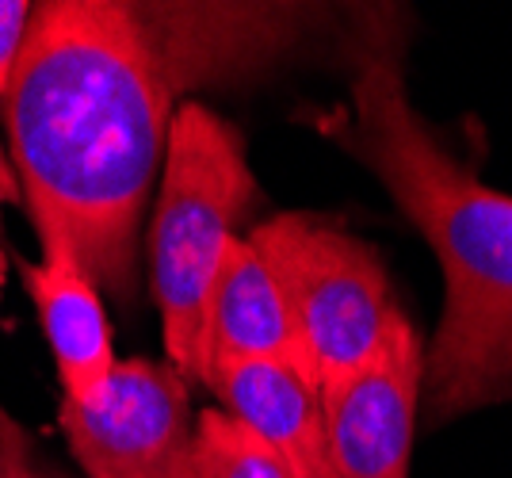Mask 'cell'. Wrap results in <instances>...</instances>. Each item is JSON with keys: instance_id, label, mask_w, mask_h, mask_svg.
Segmentation results:
<instances>
[{"instance_id": "obj_1", "label": "cell", "mask_w": 512, "mask_h": 478, "mask_svg": "<svg viewBox=\"0 0 512 478\" xmlns=\"http://www.w3.org/2000/svg\"><path fill=\"white\" fill-rule=\"evenodd\" d=\"M321 12L207 0L35 4L0 111L39 241L69 245L92 283L127 303L176 104L276 66Z\"/></svg>"}, {"instance_id": "obj_2", "label": "cell", "mask_w": 512, "mask_h": 478, "mask_svg": "<svg viewBox=\"0 0 512 478\" xmlns=\"http://www.w3.org/2000/svg\"><path fill=\"white\" fill-rule=\"evenodd\" d=\"M329 134L371 165L444 268V322L425 368L432 421L512 402V196L436 142L383 31L363 39L352 111L329 119Z\"/></svg>"}, {"instance_id": "obj_3", "label": "cell", "mask_w": 512, "mask_h": 478, "mask_svg": "<svg viewBox=\"0 0 512 478\" xmlns=\"http://www.w3.org/2000/svg\"><path fill=\"white\" fill-rule=\"evenodd\" d=\"M260 188L241 134L203 104H180L165 146V180L150 230L153 299L172 368L199 379L214 283Z\"/></svg>"}, {"instance_id": "obj_4", "label": "cell", "mask_w": 512, "mask_h": 478, "mask_svg": "<svg viewBox=\"0 0 512 478\" xmlns=\"http://www.w3.org/2000/svg\"><path fill=\"white\" fill-rule=\"evenodd\" d=\"M272 264L299 329L306 368L329 383L363 364L398 314L379 253L314 215H276L245 234Z\"/></svg>"}, {"instance_id": "obj_5", "label": "cell", "mask_w": 512, "mask_h": 478, "mask_svg": "<svg viewBox=\"0 0 512 478\" xmlns=\"http://www.w3.org/2000/svg\"><path fill=\"white\" fill-rule=\"evenodd\" d=\"M62 433L88 478H195L188 379L119 360L92 402H62Z\"/></svg>"}, {"instance_id": "obj_6", "label": "cell", "mask_w": 512, "mask_h": 478, "mask_svg": "<svg viewBox=\"0 0 512 478\" xmlns=\"http://www.w3.org/2000/svg\"><path fill=\"white\" fill-rule=\"evenodd\" d=\"M421 383L425 352L398 310L363 364L321 383L333 478H409Z\"/></svg>"}, {"instance_id": "obj_7", "label": "cell", "mask_w": 512, "mask_h": 478, "mask_svg": "<svg viewBox=\"0 0 512 478\" xmlns=\"http://www.w3.org/2000/svg\"><path fill=\"white\" fill-rule=\"evenodd\" d=\"M39 245H43V261L27 264L16 257V268L39 310V326L54 352L65 402L85 406L104 391L107 375L119 364L111 345V322L100 287L73 257V249L62 241H39Z\"/></svg>"}, {"instance_id": "obj_8", "label": "cell", "mask_w": 512, "mask_h": 478, "mask_svg": "<svg viewBox=\"0 0 512 478\" xmlns=\"http://www.w3.org/2000/svg\"><path fill=\"white\" fill-rule=\"evenodd\" d=\"M222 410L256 433L295 478H333L321 387L295 364L276 360H230L207 375Z\"/></svg>"}, {"instance_id": "obj_9", "label": "cell", "mask_w": 512, "mask_h": 478, "mask_svg": "<svg viewBox=\"0 0 512 478\" xmlns=\"http://www.w3.org/2000/svg\"><path fill=\"white\" fill-rule=\"evenodd\" d=\"M230 360H276V364H295L310 375L287 295L279 287L272 264L260 257V249L249 245V238L234 241L226 268L214 283L207 326H203L199 383H207L211 368L230 364Z\"/></svg>"}, {"instance_id": "obj_10", "label": "cell", "mask_w": 512, "mask_h": 478, "mask_svg": "<svg viewBox=\"0 0 512 478\" xmlns=\"http://www.w3.org/2000/svg\"><path fill=\"white\" fill-rule=\"evenodd\" d=\"M195 478H295L256 433L226 410H203L195 421Z\"/></svg>"}, {"instance_id": "obj_11", "label": "cell", "mask_w": 512, "mask_h": 478, "mask_svg": "<svg viewBox=\"0 0 512 478\" xmlns=\"http://www.w3.org/2000/svg\"><path fill=\"white\" fill-rule=\"evenodd\" d=\"M0 478H65L39 456L31 433L8 410H0Z\"/></svg>"}, {"instance_id": "obj_12", "label": "cell", "mask_w": 512, "mask_h": 478, "mask_svg": "<svg viewBox=\"0 0 512 478\" xmlns=\"http://www.w3.org/2000/svg\"><path fill=\"white\" fill-rule=\"evenodd\" d=\"M31 16H35V4L31 0H0V96L8 92L12 69L20 62Z\"/></svg>"}, {"instance_id": "obj_13", "label": "cell", "mask_w": 512, "mask_h": 478, "mask_svg": "<svg viewBox=\"0 0 512 478\" xmlns=\"http://www.w3.org/2000/svg\"><path fill=\"white\" fill-rule=\"evenodd\" d=\"M16 199H23L20 176H16V165L0 150V203H16Z\"/></svg>"}, {"instance_id": "obj_14", "label": "cell", "mask_w": 512, "mask_h": 478, "mask_svg": "<svg viewBox=\"0 0 512 478\" xmlns=\"http://www.w3.org/2000/svg\"><path fill=\"white\" fill-rule=\"evenodd\" d=\"M0 287H4V253H0Z\"/></svg>"}]
</instances>
